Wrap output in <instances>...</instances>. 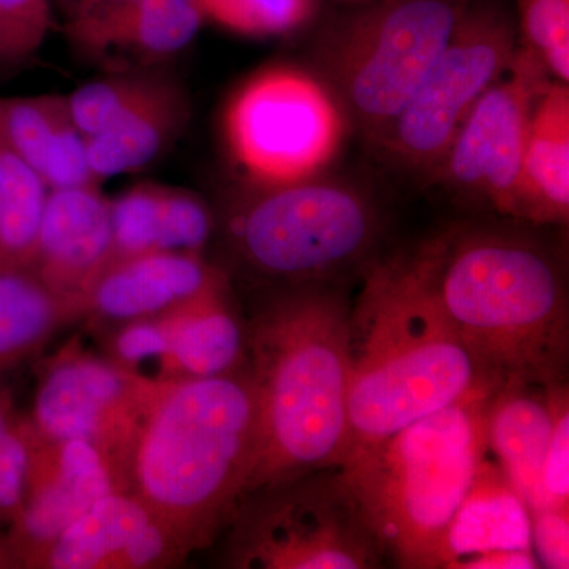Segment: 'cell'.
I'll return each instance as SVG.
<instances>
[{"instance_id": "6da1fadb", "label": "cell", "mask_w": 569, "mask_h": 569, "mask_svg": "<svg viewBox=\"0 0 569 569\" xmlns=\"http://www.w3.org/2000/svg\"><path fill=\"white\" fill-rule=\"evenodd\" d=\"M520 223L459 224L408 258L500 387H552L568 365L567 266Z\"/></svg>"}, {"instance_id": "7a4b0ae2", "label": "cell", "mask_w": 569, "mask_h": 569, "mask_svg": "<svg viewBox=\"0 0 569 569\" xmlns=\"http://www.w3.org/2000/svg\"><path fill=\"white\" fill-rule=\"evenodd\" d=\"M351 305L347 283L254 290L244 317L258 437L244 496L346 460Z\"/></svg>"}, {"instance_id": "3957f363", "label": "cell", "mask_w": 569, "mask_h": 569, "mask_svg": "<svg viewBox=\"0 0 569 569\" xmlns=\"http://www.w3.org/2000/svg\"><path fill=\"white\" fill-rule=\"evenodd\" d=\"M348 358L347 458L467 397L500 388L408 257L378 258L362 274L351 305Z\"/></svg>"}, {"instance_id": "277c9868", "label": "cell", "mask_w": 569, "mask_h": 569, "mask_svg": "<svg viewBox=\"0 0 569 569\" xmlns=\"http://www.w3.org/2000/svg\"><path fill=\"white\" fill-rule=\"evenodd\" d=\"M249 369L163 381L127 468V489L190 553L211 548L244 497L257 452Z\"/></svg>"}, {"instance_id": "5b68a950", "label": "cell", "mask_w": 569, "mask_h": 569, "mask_svg": "<svg viewBox=\"0 0 569 569\" xmlns=\"http://www.w3.org/2000/svg\"><path fill=\"white\" fill-rule=\"evenodd\" d=\"M490 395L467 397L356 449L339 467L387 560L397 567L441 568L449 523L488 458Z\"/></svg>"}, {"instance_id": "8992f818", "label": "cell", "mask_w": 569, "mask_h": 569, "mask_svg": "<svg viewBox=\"0 0 569 569\" xmlns=\"http://www.w3.org/2000/svg\"><path fill=\"white\" fill-rule=\"evenodd\" d=\"M383 231L372 194L323 173L252 183L224 213L222 228L230 263L254 290L348 283L376 263Z\"/></svg>"}, {"instance_id": "52a82bcc", "label": "cell", "mask_w": 569, "mask_h": 569, "mask_svg": "<svg viewBox=\"0 0 569 569\" xmlns=\"http://www.w3.org/2000/svg\"><path fill=\"white\" fill-rule=\"evenodd\" d=\"M470 0H362L321 28L318 80L376 146L445 51Z\"/></svg>"}, {"instance_id": "ba28073f", "label": "cell", "mask_w": 569, "mask_h": 569, "mask_svg": "<svg viewBox=\"0 0 569 569\" xmlns=\"http://www.w3.org/2000/svg\"><path fill=\"white\" fill-rule=\"evenodd\" d=\"M223 531L227 568L370 569L387 563L339 467L252 490Z\"/></svg>"}, {"instance_id": "9c48e42d", "label": "cell", "mask_w": 569, "mask_h": 569, "mask_svg": "<svg viewBox=\"0 0 569 569\" xmlns=\"http://www.w3.org/2000/svg\"><path fill=\"white\" fill-rule=\"evenodd\" d=\"M503 0H470L419 91L377 142L396 167L429 181L468 112L503 77L518 51Z\"/></svg>"}, {"instance_id": "30bf717a", "label": "cell", "mask_w": 569, "mask_h": 569, "mask_svg": "<svg viewBox=\"0 0 569 569\" xmlns=\"http://www.w3.org/2000/svg\"><path fill=\"white\" fill-rule=\"evenodd\" d=\"M348 126L317 77L274 67L250 78L224 114L236 162L253 186H277L323 173Z\"/></svg>"}, {"instance_id": "8fae6325", "label": "cell", "mask_w": 569, "mask_h": 569, "mask_svg": "<svg viewBox=\"0 0 569 569\" xmlns=\"http://www.w3.org/2000/svg\"><path fill=\"white\" fill-rule=\"evenodd\" d=\"M39 361L32 408L26 413L37 437L91 443L122 471L127 485L134 441L163 381L88 350L80 337Z\"/></svg>"}, {"instance_id": "7c38bea8", "label": "cell", "mask_w": 569, "mask_h": 569, "mask_svg": "<svg viewBox=\"0 0 569 569\" xmlns=\"http://www.w3.org/2000/svg\"><path fill=\"white\" fill-rule=\"evenodd\" d=\"M552 81L537 56L518 47L503 77L468 112L429 182L512 219L531 114Z\"/></svg>"}, {"instance_id": "4fadbf2b", "label": "cell", "mask_w": 569, "mask_h": 569, "mask_svg": "<svg viewBox=\"0 0 569 569\" xmlns=\"http://www.w3.org/2000/svg\"><path fill=\"white\" fill-rule=\"evenodd\" d=\"M116 490H127L126 478L100 449L37 437L24 501L6 531L18 569H37L52 542Z\"/></svg>"}, {"instance_id": "5bb4252c", "label": "cell", "mask_w": 569, "mask_h": 569, "mask_svg": "<svg viewBox=\"0 0 569 569\" xmlns=\"http://www.w3.org/2000/svg\"><path fill=\"white\" fill-rule=\"evenodd\" d=\"M192 553L130 490L97 500L48 548L37 569H164Z\"/></svg>"}, {"instance_id": "9a60e30c", "label": "cell", "mask_w": 569, "mask_h": 569, "mask_svg": "<svg viewBox=\"0 0 569 569\" xmlns=\"http://www.w3.org/2000/svg\"><path fill=\"white\" fill-rule=\"evenodd\" d=\"M228 284L230 276L206 254L148 252L121 258L82 298L80 323L93 335L126 321L163 316Z\"/></svg>"}, {"instance_id": "2e32d148", "label": "cell", "mask_w": 569, "mask_h": 569, "mask_svg": "<svg viewBox=\"0 0 569 569\" xmlns=\"http://www.w3.org/2000/svg\"><path fill=\"white\" fill-rule=\"evenodd\" d=\"M114 261L110 200L99 183L50 190L31 269L56 293L82 298Z\"/></svg>"}, {"instance_id": "e0dca14e", "label": "cell", "mask_w": 569, "mask_h": 569, "mask_svg": "<svg viewBox=\"0 0 569 569\" xmlns=\"http://www.w3.org/2000/svg\"><path fill=\"white\" fill-rule=\"evenodd\" d=\"M531 515L501 468L482 460L445 538L441 568H538Z\"/></svg>"}, {"instance_id": "ac0fdd59", "label": "cell", "mask_w": 569, "mask_h": 569, "mask_svg": "<svg viewBox=\"0 0 569 569\" xmlns=\"http://www.w3.org/2000/svg\"><path fill=\"white\" fill-rule=\"evenodd\" d=\"M160 318L168 336L160 380L220 377L247 366L246 317L234 305L231 284Z\"/></svg>"}, {"instance_id": "d6986e66", "label": "cell", "mask_w": 569, "mask_h": 569, "mask_svg": "<svg viewBox=\"0 0 569 569\" xmlns=\"http://www.w3.org/2000/svg\"><path fill=\"white\" fill-rule=\"evenodd\" d=\"M553 419L550 387L539 385H501L486 407L488 448L496 452L497 466L523 498L530 515L546 509L541 478Z\"/></svg>"}, {"instance_id": "ffe728a7", "label": "cell", "mask_w": 569, "mask_h": 569, "mask_svg": "<svg viewBox=\"0 0 569 569\" xmlns=\"http://www.w3.org/2000/svg\"><path fill=\"white\" fill-rule=\"evenodd\" d=\"M0 138L50 190L99 183L89 167L86 138L71 118L67 97L0 99Z\"/></svg>"}, {"instance_id": "44dd1931", "label": "cell", "mask_w": 569, "mask_h": 569, "mask_svg": "<svg viewBox=\"0 0 569 569\" xmlns=\"http://www.w3.org/2000/svg\"><path fill=\"white\" fill-rule=\"evenodd\" d=\"M569 219V86L552 81L527 133L512 220L546 227Z\"/></svg>"}, {"instance_id": "7402d4cb", "label": "cell", "mask_w": 569, "mask_h": 569, "mask_svg": "<svg viewBox=\"0 0 569 569\" xmlns=\"http://www.w3.org/2000/svg\"><path fill=\"white\" fill-rule=\"evenodd\" d=\"M190 119V103L174 82L153 78L151 86L102 132L86 138L97 181L133 173L178 140Z\"/></svg>"}, {"instance_id": "603a6c76", "label": "cell", "mask_w": 569, "mask_h": 569, "mask_svg": "<svg viewBox=\"0 0 569 569\" xmlns=\"http://www.w3.org/2000/svg\"><path fill=\"white\" fill-rule=\"evenodd\" d=\"M81 318L80 302L56 293L31 268L0 266V378L39 361L54 336Z\"/></svg>"}, {"instance_id": "cb8c5ba5", "label": "cell", "mask_w": 569, "mask_h": 569, "mask_svg": "<svg viewBox=\"0 0 569 569\" xmlns=\"http://www.w3.org/2000/svg\"><path fill=\"white\" fill-rule=\"evenodd\" d=\"M47 183L0 138V266L31 268Z\"/></svg>"}, {"instance_id": "d4e9b609", "label": "cell", "mask_w": 569, "mask_h": 569, "mask_svg": "<svg viewBox=\"0 0 569 569\" xmlns=\"http://www.w3.org/2000/svg\"><path fill=\"white\" fill-rule=\"evenodd\" d=\"M206 18L203 0H142L112 37L108 52L159 61L189 47Z\"/></svg>"}, {"instance_id": "484cf974", "label": "cell", "mask_w": 569, "mask_h": 569, "mask_svg": "<svg viewBox=\"0 0 569 569\" xmlns=\"http://www.w3.org/2000/svg\"><path fill=\"white\" fill-rule=\"evenodd\" d=\"M519 47L569 84V0H515Z\"/></svg>"}, {"instance_id": "4316f807", "label": "cell", "mask_w": 569, "mask_h": 569, "mask_svg": "<svg viewBox=\"0 0 569 569\" xmlns=\"http://www.w3.org/2000/svg\"><path fill=\"white\" fill-rule=\"evenodd\" d=\"M323 0H203L206 17L247 36H279L307 24Z\"/></svg>"}, {"instance_id": "83f0119b", "label": "cell", "mask_w": 569, "mask_h": 569, "mask_svg": "<svg viewBox=\"0 0 569 569\" xmlns=\"http://www.w3.org/2000/svg\"><path fill=\"white\" fill-rule=\"evenodd\" d=\"M162 186L140 183L110 200L114 260L159 252Z\"/></svg>"}, {"instance_id": "f1b7e54d", "label": "cell", "mask_w": 569, "mask_h": 569, "mask_svg": "<svg viewBox=\"0 0 569 569\" xmlns=\"http://www.w3.org/2000/svg\"><path fill=\"white\" fill-rule=\"evenodd\" d=\"M153 78L148 74H114L82 84L67 97L78 130L84 138L102 132L151 86Z\"/></svg>"}, {"instance_id": "f546056e", "label": "cell", "mask_w": 569, "mask_h": 569, "mask_svg": "<svg viewBox=\"0 0 569 569\" xmlns=\"http://www.w3.org/2000/svg\"><path fill=\"white\" fill-rule=\"evenodd\" d=\"M216 223L211 209L200 197L162 186L159 252L204 254L216 234Z\"/></svg>"}, {"instance_id": "4dcf8cb0", "label": "cell", "mask_w": 569, "mask_h": 569, "mask_svg": "<svg viewBox=\"0 0 569 569\" xmlns=\"http://www.w3.org/2000/svg\"><path fill=\"white\" fill-rule=\"evenodd\" d=\"M93 336L99 337L102 355L112 362L146 377V367L157 366L156 377L160 380L168 353V336L162 318L126 321L93 332Z\"/></svg>"}, {"instance_id": "1f68e13d", "label": "cell", "mask_w": 569, "mask_h": 569, "mask_svg": "<svg viewBox=\"0 0 569 569\" xmlns=\"http://www.w3.org/2000/svg\"><path fill=\"white\" fill-rule=\"evenodd\" d=\"M51 29V0H0V63L24 61Z\"/></svg>"}, {"instance_id": "d6a6232c", "label": "cell", "mask_w": 569, "mask_h": 569, "mask_svg": "<svg viewBox=\"0 0 569 569\" xmlns=\"http://www.w3.org/2000/svg\"><path fill=\"white\" fill-rule=\"evenodd\" d=\"M142 0H74L69 10L67 32L80 50L104 56L123 20Z\"/></svg>"}, {"instance_id": "836d02e7", "label": "cell", "mask_w": 569, "mask_h": 569, "mask_svg": "<svg viewBox=\"0 0 569 569\" xmlns=\"http://www.w3.org/2000/svg\"><path fill=\"white\" fill-rule=\"evenodd\" d=\"M553 400V430L542 467L546 508L568 509L569 505V400L563 383L550 387Z\"/></svg>"}, {"instance_id": "e575fe53", "label": "cell", "mask_w": 569, "mask_h": 569, "mask_svg": "<svg viewBox=\"0 0 569 569\" xmlns=\"http://www.w3.org/2000/svg\"><path fill=\"white\" fill-rule=\"evenodd\" d=\"M568 509L546 508L531 515V546L539 567H569Z\"/></svg>"}, {"instance_id": "d590c367", "label": "cell", "mask_w": 569, "mask_h": 569, "mask_svg": "<svg viewBox=\"0 0 569 569\" xmlns=\"http://www.w3.org/2000/svg\"><path fill=\"white\" fill-rule=\"evenodd\" d=\"M22 411L17 406L13 388L7 378H0V443L9 436L14 425L20 421Z\"/></svg>"}, {"instance_id": "8d00e7d4", "label": "cell", "mask_w": 569, "mask_h": 569, "mask_svg": "<svg viewBox=\"0 0 569 569\" xmlns=\"http://www.w3.org/2000/svg\"><path fill=\"white\" fill-rule=\"evenodd\" d=\"M0 569H18L17 560L11 553L6 533H0Z\"/></svg>"}, {"instance_id": "74e56055", "label": "cell", "mask_w": 569, "mask_h": 569, "mask_svg": "<svg viewBox=\"0 0 569 569\" xmlns=\"http://www.w3.org/2000/svg\"><path fill=\"white\" fill-rule=\"evenodd\" d=\"M339 6H350V3L362 2V0H336Z\"/></svg>"}, {"instance_id": "f35d334b", "label": "cell", "mask_w": 569, "mask_h": 569, "mask_svg": "<svg viewBox=\"0 0 569 569\" xmlns=\"http://www.w3.org/2000/svg\"><path fill=\"white\" fill-rule=\"evenodd\" d=\"M63 7H66L67 11L70 10V7L73 6L74 0H61Z\"/></svg>"}]
</instances>
